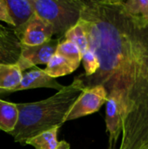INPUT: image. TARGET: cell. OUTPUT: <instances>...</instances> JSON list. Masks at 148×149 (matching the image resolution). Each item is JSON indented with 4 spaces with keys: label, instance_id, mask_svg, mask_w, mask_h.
<instances>
[{
    "label": "cell",
    "instance_id": "e0dca14e",
    "mask_svg": "<svg viewBox=\"0 0 148 149\" xmlns=\"http://www.w3.org/2000/svg\"><path fill=\"white\" fill-rule=\"evenodd\" d=\"M81 62L83 63L85 72V73L83 75L85 77L93 75L99 67V62L96 53L90 49H87L85 52L82 55Z\"/></svg>",
    "mask_w": 148,
    "mask_h": 149
},
{
    "label": "cell",
    "instance_id": "ac0fdd59",
    "mask_svg": "<svg viewBox=\"0 0 148 149\" xmlns=\"http://www.w3.org/2000/svg\"><path fill=\"white\" fill-rule=\"evenodd\" d=\"M124 4L132 14L148 20V0H129Z\"/></svg>",
    "mask_w": 148,
    "mask_h": 149
},
{
    "label": "cell",
    "instance_id": "52a82bcc",
    "mask_svg": "<svg viewBox=\"0 0 148 149\" xmlns=\"http://www.w3.org/2000/svg\"><path fill=\"white\" fill-rule=\"evenodd\" d=\"M124 105L118 96H109L106 101V124L109 134V148L113 149L122 132Z\"/></svg>",
    "mask_w": 148,
    "mask_h": 149
},
{
    "label": "cell",
    "instance_id": "6da1fadb",
    "mask_svg": "<svg viewBox=\"0 0 148 149\" xmlns=\"http://www.w3.org/2000/svg\"><path fill=\"white\" fill-rule=\"evenodd\" d=\"M79 22L88 49L99 62L92 76L79 75L84 88L102 86L124 105L120 149H148V20L120 0L85 1Z\"/></svg>",
    "mask_w": 148,
    "mask_h": 149
},
{
    "label": "cell",
    "instance_id": "7a4b0ae2",
    "mask_svg": "<svg viewBox=\"0 0 148 149\" xmlns=\"http://www.w3.org/2000/svg\"><path fill=\"white\" fill-rule=\"evenodd\" d=\"M84 89L77 76L72 84L63 86L50 98L37 102L17 104L18 120L10 134L16 142L24 146L28 139L44 131L59 128L65 122L66 115Z\"/></svg>",
    "mask_w": 148,
    "mask_h": 149
},
{
    "label": "cell",
    "instance_id": "2e32d148",
    "mask_svg": "<svg viewBox=\"0 0 148 149\" xmlns=\"http://www.w3.org/2000/svg\"><path fill=\"white\" fill-rule=\"evenodd\" d=\"M56 53L63 56L64 58H65L66 59H68L69 61L73 63L78 67L79 66V65L81 63L82 54H81L79 49L73 43H72L70 41L61 39L58 45Z\"/></svg>",
    "mask_w": 148,
    "mask_h": 149
},
{
    "label": "cell",
    "instance_id": "5bb4252c",
    "mask_svg": "<svg viewBox=\"0 0 148 149\" xmlns=\"http://www.w3.org/2000/svg\"><path fill=\"white\" fill-rule=\"evenodd\" d=\"M58 127L44 131L28 139L24 145H30L35 149H56L59 143L58 141Z\"/></svg>",
    "mask_w": 148,
    "mask_h": 149
},
{
    "label": "cell",
    "instance_id": "4fadbf2b",
    "mask_svg": "<svg viewBox=\"0 0 148 149\" xmlns=\"http://www.w3.org/2000/svg\"><path fill=\"white\" fill-rule=\"evenodd\" d=\"M77 68L78 66L75 65L73 63H72L63 56L55 53L46 65V68L44 71L51 78L56 79L71 74L74 71H76Z\"/></svg>",
    "mask_w": 148,
    "mask_h": 149
},
{
    "label": "cell",
    "instance_id": "5b68a950",
    "mask_svg": "<svg viewBox=\"0 0 148 149\" xmlns=\"http://www.w3.org/2000/svg\"><path fill=\"white\" fill-rule=\"evenodd\" d=\"M13 31L21 45L35 46L42 45L51 39L53 36L52 27L36 13L22 27Z\"/></svg>",
    "mask_w": 148,
    "mask_h": 149
},
{
    "label": "cell",
    "instance_id": "30bf717a",
    "mask_svg": "<svg viewBox=\"0 0 148 149\" xmlns=\"http://www.w3.org/2000/svg\"><path fill=\"white\" fill-rule=\"evenodd\" d=\"M10 17L13 22V29H18L25 24L35 14L31 0H5Z\"/></svg>",
    "mask_w": 148,
    "mask_h": 149
},
{
    "label": "cell",
    "instance_id": "8fae6325",
    "mask_svg": "<svg viewBox=\"0 0 148 149\" xmlns=\"http://www.w3.org/2000/svg\"><path fill=\"white\" fill-rule=\"evenodd\" d=\"M23 72L16 64H0V94L10 93L22 79Z\"/></svg>",
    "mask_w": 148,
    "mask_h": 149
},
{
    "label": "cell",
    "instance_id": "7c38bea8",
    "mask_svg": "<svg viewBox=\"0 0 148 149\" xmlns=\"http://www.w3.org/2000/svg\"><path fill=\"white\" fill-rule=\"evenodd\" d=\"M18 120L17 104L0 99V130L10 134L16 127Z\"/></svg>",
    "mask_w": 148,
    "mask_h": 149
},
{
    "label": "cell",
    "instance_id": "8992f818",
    "mask_svg": "<svg viewBox=\"0 0 148 149\" xmlns=\"http://www.w3.org/2000/svg\"><path fill=\"white\" fill-rule=\"evenodd\" d=\"M60 39H51L42 45L27 46L21 45V55L17 62L22 72L37 65H47L56 53Z\"/></svg>",
    "mask_w": 148,
    "mask_h": 149
},
{
    "label": "cell",
    "instance_id": "9a60e30c",
    "mask_svg": "<svg viewBox=\"0 0 148 149\" xmlns=\"http://www.w3.org/2000/svg\"><path fill=\"white\" fill-rule=\"evenodd\" d=\"M62 39L73 43L79 49L82 55L88 49L87 33L85 27L79 21L78 22L77 24H75L73 27H72L70 30H68L65 32Z\"/></svg>",
    "mask_w": 148,
    "mask_h": 149
},
{
    "label": "cell",
    "instance_id": "44dd1931",
    "mask_svg": "<svg viewBox=\"0 0 148 149\" xmlns=\"http://www.w3.org/2000/svg\"><path fill=\"white\" fill-rule=\"evenodd\" d=\"M9 29H7L6 27H4L3 24H0V33H3V32H6Z\"/></svg>",
    "mask_w": 148,
    "mask_h": 149
},
{
    "label": "cell",
    "instance_id": "d6986e66",
    "mask_svg": "<svg viewBox=\"0 0 148 149\" xmlns=\"http://www.w3.org/2000/svg\"><path fill=\"white\" fill-rule=\"evenodd\" d=\"M0 21L5 22L8 24L11 25L12 27H14L13 22L10 17L9 11L7 9V4H6L5 0H0Z\"/></svg>",
    "mask_w": 148,
    "mask_h": 149
},
{
    "label": "cell",
    "instance_id": "ba28073f",
    "mask_svg": "<svg viewBox=\"0 0 148 149\" xmlns=\"http://www.w3.org/2000/svg\"><path fill=\"white\" fill-rule=\"evenodd\" d=\"M63 86H64L60 85L56 79H53L45 73L43 69L34 66L30 71L22 73V79L19 85L11 90L10 93L34 88H52L59 91Z\"/></svg>",
    "mask_w": 148,
    "mask_h": 149
},
{
    "label": "cell",
    "instance_id": "3957f363",
    "mask_svg": "<svg viewBox=\"0 0 148 149\" xmlns=\"http://www.w3.org/2000/svg\"><path fill=\"white\" fill-rule=\"evenodd\" d=\"M35 13L47 22L53 35L62 39L65 32L80 19L85 3L82 0H31Z\"/></svg>",
    "mask_w": 148,
    "mask_h": 149
},
{
    "label": "cell",
    "instance_id": "ffe728a7",
    "mask_svg": "<svg viewBox=\"0 0 148 149\" xmlns=\"http://www.w3.org/2000/svg\"><path fill=\"white\" fill-rule=\"evenodd\" d=\"M56 149H71V146L68 142H66L65 141H59Z\"/></svg>",
    "mask_w": 148,
    "mask_h": 149
},
{
    "label": "cell",
    "instance_id": "277c9868",
    "mask_svg": "<svg viewBox=\"0 0 148 149\" xmlns=\"http://www.w3.org/2000/svg\"><path fill=\"white\" fill-rule=\"evenodd\" d=\"M107 98V93L102 86L84 89L66 115L65 122L98 112L106 103Z\"/></svg>",
    "mask_w": 148,
    "mask_h": 149
},
{
    "label": "cell",
    "instance_id": "9c48e42d",
    "mask_svg": "<svg viewBox=\"0 0 148 149\" xmlns=\"http://www.w3.org/2000/svg\"><path fill=\"white\" fill-rule=\"evenodd\" d=\"M21 55V44L13 30L0 33V64H16Z\"/></svg>",
    "mask_w": 148,
    "mask_h": 149
}]
</instances>
